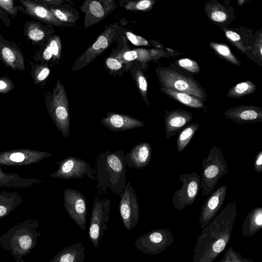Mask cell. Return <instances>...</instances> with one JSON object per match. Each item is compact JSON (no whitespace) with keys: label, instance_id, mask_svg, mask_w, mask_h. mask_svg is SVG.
Segmentation results:
<instances>
[{"label":"cell","instance_id":"4","mask_svg":"<svg viewBox=\"0 0 262 262\" xmlns=\"http://www.w3.org/2000/svg\"><path fill=\"white\" fill-rule=\"evenodd\" d=\"M45 99L48 113L56 128L64 137H68L70 129L69 99L59 79L52 91L45 93Z\"/></svg>","mask_w":262,"mask_h":262},{"label":"cell","instance_id":"47","mask_svg":"<svg viewBox=\"0 0 262 262\" xmlns=\"http://www.w3.org/2000/svg\"><path fill=\"white\" fill-rule=\"evenodd\" d=\"M0 21H2L6 27H9L10 20L5 11L0 8Z\"/></svg>","mask_w":262,"mask_h":262},{"label":"cell","instance_id":"20","mask_svg":"<svg viewBox=\"0 0 262 262\" xmlns=\"http://www.w3.org/2000/svg\"><path fill=\"white\" fill-rule=\"evenodd\" d=\"M100 122L113 132L124 131L145 126L143 122L130 116L110 111Z\"/></svg>","mask_w":262,"mask_h":262},{"label":"cell","instance_id":"40","mask_svg":"<svg viewBox=\"0 0 262 262\" xmlns=\"http://www.w3.org/2000/svg\"><path fill=\"white\" fill-rule=\"evenodd\" d=\"M224 32L226 37L231 43H232L242 52H245L246 49L241 42V38L238 34L235 32L228 29H225Z\"/></svg>","mask_w":262,"mask_h":262},{"label":"cell","instance_id":"17","mask_svg":"<svg viewBox=\"0 0 262 262\" xmlns=\"http://www.w3.org/2000/svg\"><path fill=\"white\" fill-rule=\"evenodd\" d=\"M227 185L219 187L206 198L202 207L199 217L201 228L206 226L217 214L225 200Z\"/></svg>","mask_w":262,"mask_h":262},{"label":"cell","instance_id":"23","mask_svg":"<svg viewBox=\"0 0 262 262\" xmlns=\"http://www.w3.org/2000/svg\"><path fill=\"white\" fill-rule=\"evenodd\" d=\"M225 117L237 124L262 121V108L242 105L231 108L224 113Z\"/></svg>","mask_w":262,"mask_h":262},{"label":"cell","instance_id":"36","mask_svg":"<svg viewBox=\"0 0 262 262\" xmlns=\"http://www.w3.org/2000/svg\"><path fill=\"white\" fill-rule=\"evenodd\" d=\"M255 85L250 81L239 82L233 85L228 91L227 96L231 98H238L254 93Z\"/></svg>","mask_w":262,"mask_h":262},{"label":"cell","instance_id":"34","mask_svg":"<svg viewBox=\"0 0 262 262\" xmlns=\"http://www.w3.org/2000/svg\"><path fill=\"white\" fill-rule=\"evenodd\" d=\"M199 126L198 123H192L180 130L177 139V148L178 152H181L189 143Z\"/></svg>","mask_w":262,"mask_h":262},{"label":"cell","instance_id":"1","mask_svg":"<svg viewBox=\"0 0 262 262\" xmlns=\"http://www.w3.org/2000/svg\"><path fill=\"white\" fill-rule=\"evenodd\" d=\"M236 216V203L234 201L203 228L193 249L192 262L214 261L230 239Z\"/></svg>","mask_w":262,"mask_h":262},{"label":"cell","instance_id":"19","mask_svg":"<svg viewBox=\"0 0 262 262\" xmlns=\"http://www.w3.org/2000/svg\"><path fill=\"white\" fill-rule=\"evenodd\" d=\"M0 60L13 70H25V57L17 44L5 39L0 32Z\"/></svg>","mask_w":262,"mask_h":262},{"label":"cell","instance_id":"8","mask_svg":"<svg viewBox=\"0 0 262 262\" xmlns=\"http://www.w3.org/2000/svg\"><path fill=\"white\" fill-rule=\"evenodd\" d=\"M111 202L108 198L95 197L91 216L89 237L95 248H98L102 236L107 230Z\"/></svg>","mask_w":262,"mask_h":262},{"label":"cell","instance_id":"35","mask_svg":"<svg viewBox=\"0 0 262 262\" xmlns=\"http://www.w3.org/2000/svg\"><path fill=\"white\" fill-rule=\"evenodd\" d=\"M155 3L152 0L119 1V4L124 9L134 12L148 11L152 8Z\"/></svg>","mask_w":262,"mask_h":262},{"label":"cell","instance_id":"2","mask_svg":"<svg viewBox=\"0 0 262 262\" xmlns=\"http://www.w3.org/2000/svg\"><path fill=\"white\" fill-rule=\"evenodd\" d=\"M125 166L123 151L101 153L97 159V188L104 192L108 189L120 195L126 185Z\"/></svg>","mask_w":262,"mask_h":262},{"label":"cell","instance_id":"21","mask_svg":"<svg viewBox=\"0 0 262 262\" xmlns=\"http://www.w3.org/2000/svg\"><path fill=\"white\" fill-rule=\"evenodd\" d=\"M23 31L28 42L34 46H41L55 32L53 27L33 20L25 23Z\"/></svg>","mask_w":262,"mask_h":262},{"label":"cell","instance_id":"14","mask_svg":"<svg viewBox=\"0 0 262 262\" xmlns=\"http://www.w3.org/2000/svg\"><path fill=\"white\" fill-rule=\"evenodd\" d=\"M58 169L50 174V177L63 180L81 179L84 175L91 180L94 179L89 163L74 157H68L56 162Z\"/></svg>","mask_w":262,"mask_h":262},{"label":"cell","instance_id":"5","mask_svg":"<svg viewBox=\"0 0 262 262\" xmlns=\"http://www.w3.org/2000/svg\"><path fill=\"white\" fill-rule=\"evenodd\" d=\"M125 22L124 20L106 26L96 41L76 59L72 71H77L88 66L124 34L126 30Z\"/></svg>","mask_w":262,"mask_h":262},{"label":"cell","instance_id":"30","mask_svg":"<svg viewBox=\"0 0 262 262\" xmlns=\"http://www.w3.org/2000/svg\"><path fill=\"white\" fill-rule=\"evenodd\" d=\"M129 70L143 101L149 106L150 104L147 100L148 84L140 65L137 62H132Z\"/></svg>","mask_w":262,"mask_h":262},{"label":"cell","instance_id":"16","mask_svg":"<svg viewBox=\"0 0 262 262\" xmlns=\"http://www.w3.org/2000/svg\"><path fill=\"white\" fill-rule=\"evenodd\" d=\"M18 11L50 26L65 27L44 5L36 0H19Z\"/></svg>","mask_w":262,"mask_h":262},{"label":"cell","instance_id":"25","mask_svg":"<svg viewBox=\"0 0 262 262\" xmlns=\"http://www.w3.org/2000/svg\"><path fill=\"white\" fill-rule=\"evenodd\" d=\"M45 182L38 178H25L20 177L15 173L6 172L0 167V187L28 188L39 185Z\"/></svg>","mask_w":262,"mask_h":262},{"label":"cell","instance_id":"15","mask_svg":"<svg viewBox=\"0 0 262 262\" xmlns=\"http://www.w3.org/2000/svg\"><path fill=\"white\" fill-rule=\"evenodd\" d=\"M114 0H86L80 9L84 14L83 27L87 29L106 17L117 7Z\"/></svg>","mask_w":262,"mask_h":262},{"label":"cell","instance_id":"44","mask_svg":"<svg viewBox=\"0 0 262 262\" xmlns=\"http://www.w3.org/2000/svg\"><path fill=\"white\" fill-rule=\"evenodd\" d=\"M228 252L231 262H253L250 259L244 257L241 253L233 250L231 247H229Z\"/></svg>","mask_w":262,"mask_h":262},{"label":"cell","instance_id":"29","mask_svg":"<svg viewBox=\"0 0 262 262\" xmlns=\"http://www.w3.org/2000/svg\"><path fill=\"white\" fill-rule=\"evenodd\" d=\"M24 200L21 194L16 191H0V219L8 215L19 206Z\"/></svg>","mask_w":262,"mask_h":262},{"label":"cell","instance_id":"24","mask_svg":"<svg viewBox=\"0 0 262 262\" xmlns=\"http://www.w3.org/2000/svg\"><path fill=\"white\" fill-rule=\"evenodd\" d=\"M151 154L150 144L147 142L140 143L134 146L125 155L126 165L130 168L141 169L149 164Z\"/></svg>","mask_w":262,"mask_h":262},{"label":"cell","instance_id":"12","mask_svg":"<svg viewBox=\"0 0 262 262\" xmlns=\"http://www.w3.org/2000/svg\"><path fill=\"white\" fill-rule=\"evenodd\" d=\"M119 212L125 229L130 231L139 220V207L136 192L130 182H127L120 194Z\"/></svg>","mask_w":262,"mask_h":262},{"label":"cell","instance_id":"3","mask_svg":"<svg viewBox=\"0 0 262 262\" xmlns=\"http://www.w3.org/2000/svg\"><path fill=\"white\" fill-rule=\"evenodd\" d=\"M39 220L28 219L14 225L0 236V247L10 251L16 262H24L23 258L29 255L37 246Z\"/></svg>","mask_w":262,"mask_h":262},{"label":"cell","instance_id":"37","mask_svg":"<svg viewBox=\"0 0 262 262\" xmlns=\"http://www.w3.org/2000/svg\"><path fill=\"white\" fill-rule=\"evenodd\" d=\"M205 8L207 15L212 21L223 23L228 19V14L225 8L220 4H206Z\"/></svg>","mask_w":262,"mask_h":262},{"label":"cell","instance_id":"41","mask_svg":"<svg viewBox=\"0 0 262 262\" xmlns=\"http://www.w3.org/2000/svg\"><path fill=\"white\" fill-rule=\"evenodd\" d=\"M0 8L11 17L16 16L18 12L17 6H16L13 0H0Z\"/></svg>","mask_w":262,"mask_h":262},{"label":"cell","instance_id":"13","mask_svg":"<svg viewBox=\"0 0 262 262\" xmlns=\"http://www.w3.org/2000/svg\"><path fill=\"white\" fill-rule=\"evenodd\" d=\"M63 206L70 217L84 230L86 228V200L83 194L71 188L63 192Z\"/></svg>","mask_w":262,"mask_h":262},{"label":"cell","instance_id":"31","mask_svg":"<svg viewBox=\"0 0 262 262\" xmlns=\"http://www.w3.org/2000/svg\"><path fill=\"white\" fill-rule=\"evenodd\" d=\"M160 91L171 98L187 106L196 108H205L204 104L201 100L188 94L176 91L164 87L161 88Z\"/></svg>","mask_w":262,"mask_h":262},{"label":"cell","instance_id":"32","mask_svg":"<svg viewBox=\"0 0 262 262\" xmlns=\"http://www.w3.org/2000/svg\"><path fill=\"white\" fill-rule=\"evenodd\" d=\"M29 62L31 65L30 74L34 83L36 85L40 84L41 87L43 86L51 73L50 67L46 64Z\"/></svg>","mask_w":262,"mask_h":262},{"label":"cell","instance_id":"49","mask_svg":"<svg viewBox=\"0 0 262 262\" xmlns=\"http://www.w3.org/2000/svg\"><path fill=\"white\" fill-rule=\"evenodd\" d=\"M244 2V1H238V3H241L240 4H239V5H242V3Z\"/></svg>","mask_w":262,"mask_h":262},{"label":"cell","instance_id":"39","mask_svg":"<svg viewBox=\"0 0 262 262\" xmlns=\"http://www.w3.org/2000/svg\"><path fill=\"white\" fill-rule=\"evenodd\" d=\"M126 38L132 44L136 46H149L148 41L142 36L135 34L129 31L126 30L124 33Z\"/></svg>","mask_w":262,"mask_h":262},{"label":"cell","instance_id":"9","mask_svg":"<svg viewBox=\"0 0 262 262\" xmlns=\"http://www.w3.org/2000/svg\"><path fill=\"white\" fill-rule=\"evenodd\" d=\"M174 237L167 229H158L151 230L139 237L134 246L139 251L148 255H157L171 246Z\"/></svg>","mask_w":262,"mask_h":262},{"label":"cell","instance_id":"42","mask_svg":"<svg viewBox=\"0 0 262 262\" xmlns=\"http://www.w3.org/2000/svg\"><path fill=\"white\" fill-rule=\"evenodd\" d=\"M178 63L180 67L192 73H198L200 71V67L198 63L193 60L188 58L179 59Z\"/></svg>","mask_w":262,"mask_h":262},{"label":"cell","instance_id":"27","mask_svg":"<svg viewBox=\"0 0 262 262\" xmlns=\"http://www.w3.org/2000/svg\"><path fill=\"white\" fill-rule=\"evenodd\" d=\"M85 250L81 243L77 242L64 247L49 262H83Z\"/></svg>","mask_w":262,"mask_h":262},{"label":"cell","instance_id":"43","mask_svg":"<svg viewBox=\"0 0 262 262\" xmlns=\"http://www.w3.org/2000/svg\"><path fill=\"white\" fill-rule=\"evenodd\" d=\"M15 87V83L10 78L7 76L0 77V94H8L12 91Z\"/></svg>","mask_w":262,"mask_h":262},{"label":"cell","instance_id":"45","mask_svg":"<svg viewBox=\"0 0 262 262\" xmlns=\"http://www.w3.org/2000/svg\"><path fill=\"white\" fill-rule=\"evenodd\" d=\"M254 170L257 173L262 172V151H259L256 156L254 164Z\"/></svg>","mask_w":262,"mask_h":262},{"label":"cell","instance_id":"7","mask_svg":"<svg viewBox=\"0 0 262 262\" xmlns=\"http://www.w3.org/2000/svg\"><path fill=\"white\" fill-rule=\"evenodd\" d=\"M156 71L159 82L163 87L188 94L201 100L204 99V92L193 79L166 68H158Z\"/></svg>","mask_w":262,"mask_h":262},{"label":"cell","instance_id":"6","mask_svg":"<svg viewBox=\"0 0 262 262\" xmlns=\"http://www.w3.org/2000/svg\"><path fill=\"white\" fill-rule=\"evenodd\" d=\"M202 172L201 187L203 196L209 195L213 191L219 180L229 171L223 154L220 148L213 146L202 162Z\"/></svg>","mask_w":262,"mask_h":262},{"label":"cell","instance_id":"11","mask_svg":"<svg viewBox=\"0 0 262 262\" xmlns=\"http://www.w3.org/2000/svg\"><path fill=\"white\" fill-rule=\"evenodd\" d=\"M51 153L29 148H15L0 152V166H21L39 162Z\"/></svg>","mask_w":262,"mask_h":262},{"label":"cell","instance_id":"46","mask_svg":"<svg viewBox=\"0 0 262 262\" xmlns=\"http://www.w3.org/2000/svg\"><path fill=\"white\" fill-rule=\"evenodd\" d=\"M38 2L43 5L50 6H56L64 4L67 1L66 0H36Z\"/></svg>","mask_w":262,"mask_h":262},{"label":"cell","instance_id":"18","mask_svg":"<svg viewBox=\"0 0 262 262\" xmlns=\"http://www.w3.org/2000/svg\"><path fill=\"white\" fill-rule=\"evenodd\" d=\"M62 43L60 36L54 34L40 46L32 60L49 67L57 64L61 58Z\"/></svg>","mask_w":262,"mask_h":262},{"label":"cell","instance_id":"38","mask_svg":"<svg viewBox=\"0 0 262 262\" xmlns=\"http://www.w3.org/2000/svg\"><path fill=\"white\" fill-rule=\"evenodd\" d=\"M209 45L219 55L228 62L237 66L241 64L240 61L232 54L230 48L227 45L210 42Z\"/></svg>","mask_w":262,"mask_h":262},{"label":"cell","instance_id":"22","mask_svg":"<svg viewBox=\"0 0 262 262\" xmlns=\"http://www.w3.org/2000/svg\"><path fill=\"white\" fill-rule=\"evenodd\" d=\"M192 114L182 110L165 111L164 123L165 138H170L185 127L192 119Z\"/></svg>","mask_w":262,"mask_h":262},{"label":"cell","instance_id":"10","mask_svg":"<svg viewBox=\"0 0 262 262\" xmlns=\"http://www.w3.org/2000/svg\"><path fill=\"white\" fill-rule=\"evenodd\" d=\"M179 179L182 185L172 196V204L178 210L192 205L201 188L200 177L196 171L180 174Z\"/></svg>","mask_w":262,"mask_h":262},{"label":"cell","instance_id":"26","mask_svg":"<svg viewBox=\"0 0 262 262\" xmlns=\"http://www.w3.org/2000/svg\"><path fill=\"white\" fill-rule=\"evenodd\" d=\"M44 5L50 10L54 16L59 21L62 23L65 27H73L75 26L79 18V11L69 4L64 3L56 6Z\"/></svg>","mask_w":262,"mask_h":262},{"label":"cell","instance_id":"28","mask_svg":"<svg viewBox=\"0 0 262 262\" xmlns=\"http://www.w3.org/2000/svg\"><path fill=\"white\" fill-rule=\"evenodd\" d=\"M262 227V208L257 207L246 215L242 226V234L245 237H250Z\"/></svg>","mask_w":262,"mask_h":262},{"label":"cell","instance_id":"33","mask_svg":"<svg viewBox=\"0 0 262 262\" xmlns=\"http://www.w3.org/2000/svg\"><path fill=\"white\" fill-rule=\"evenodd\" d=\"M104 66L108 73L113 76L121 77L124 72L129 70L127 65L112 52L105 59Z\"/></svg>","mask_w":262,"mask_h":262},{"label":"cell","instance_id":"48","mask_svg":"<svg viewBox=\"0 0 262 262\" xmlns=\"http://www.w3.org/2000/svg\"><path fill=\"white\" fill-rule=\"evenodd\" d=\"M225 252L222 259L219 262H231L228 250L225 249Z\"/></svg>","mask_w":262,"mask_h":262}]
</instances>
